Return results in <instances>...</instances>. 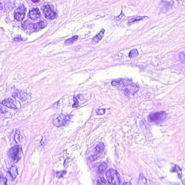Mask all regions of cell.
Segmentation results:
<instances>
[{
    "instance_id": "1",
    "label": "cell",
    "mask_w": 185,
    "mask_h": 185,
    "mask_svg": "<svg viewBox=\"0 0 185 185\" xmlns=\"http://www.w3.org/2000/svg\"><path fill=\"white\" fill-rule=\"evenodd\" d=\"M23 152L22 147L19 145H15L9 150L8 155L10 159L14 162H17L22 157Z\"/></svg>"
},
{
    "instance_id": "2",
    "label": "cell",
    "mask_w": 185,
    "mask_h": 185,
    "mask_svg": "<svg viewBox=\"0 0 185 185\" xmlns=\"http://www.w3.org/2000/svg\"><path fill=\"white\" fill-rule=\"evenodd\" d=\"M106 176L108 182L110 184L114 185H119L120 184V176L115 170L113 169L109 170L106 172Z\"/></svg>"
},
{
    "instance_id": "3",
    "label": "cell",
    "mask_w": 185,
    "mask_h": 185,
    "mask_svg": "<svg viewBox=\"0 0 185 185\" xmlns=\"http://www.w3.org/2000/svg\"><path fill=\"white\" fill-rule=\"evenodd\" d=\"M167 114L165 111L151 113L149 115V119L152 122L158 123L161 122L166 119Z\"/></svg>"
},
{
    "instance_id": "4",
    "label": "cell",
    "mask_w": 185,
    "mask_h": 185,
    "mask_svg": "<svg viewBox=\"0 0 185 185\" xmlns=\"http://www.w3.org/2000/svg\"><path fill=\"white\" fill-rule=\"evenodd\" d=\"M46 26V23L44 21H40L37 23L32 24L28 21H26L23 24L22 27L24 28H29V29L36 31L42 29Z\"/></svg>"
},
{
    "instance_id": "5",
    "label": "cell",
    "mask_w": 185,
    "mask_h": 185,
    "mask_svg": "<svg viewBox=\"0 0 185 185\" xmlns=\"http://www.w3.org/2000/svg\"><path fill=\"white\" fill-rule=\"evenodd\" d=\"M26 9L23 5H20L15 10L14 17L18 22H21L24 19L26 14Z\"/></svg>"
},
{
    "instance_id": "6",
    "label": "cell",
    "mask_w": 185,
    "mask_h": 185,
    "mask_svg": "<svg viewBox=\"0 0 185 185\" xmlns=\"http://www.w3.org/2000/svg\"><path fill=\"white\" fill-rule=\"evenodd\" d=\"M71 118V116L70 115H60L54 120L53 124L56 127H61L65 125Z\"/></svg>"
},
{
    "instance_id": "7",
    "label": "cell",
    "mask_w": 185,
    "mask_h": 185,
    "mask_svg": "<svg viewBox=\"0 0 185 185\" xmlns=\"http://www.w3.org/2000/svg\"><path fill=\"white\" fill-rule=\"evenodd\" d=\"M139 85L136 84H132L123 87V91L126 96L133 95L136 93L139 90Z\"/></svg>"
},
{
    "instance_id": "8",
    "label": "cell",
    "mask_w": 185,
    "mask_h": 185,
    "mask_svg": "<svg viewBox=\"0 0 185 185\" xmlns=\"http://www.w3.org/2000/svg\"><path fill=\"white\" fill-rule=\"evenodd\" d=\"M43 10L46 18L54 19L57 17L56 13L49 5H45L43 7Z\"/></svg>"
},
{
    "instance_id": "9",
    "label": "cell",
    "mask_w": 185,
    "mask_h": 185,
    "mask_svg": "<svg viewBox=\"0 0 185 185\" xmlns=\"http://www.w3.org/2000/svg\"><path fill=\"white\" fill-rule=\"evenodd\" d=\"M16 102L10 98L5 99L2 102V104L10 109H17Z\"/></svg>"
},
{
    "instance_id": "10",
    "label": "cell",
    "mask_w": 185,
    "mask_h": 185,
    "mask_svg": "<svg viewBox=\"0 0 185 185\" xmlns=\"http://www.w3.org/2000/svg\"><path fill=\"white\" fill-rule=\"evenodd\" d=\"M132 82L128 80H121L118 81H113L111 82V84L113 86H121L123 87L132 84Z\"/></svg>"
},
{
    "instance_id": "11",
    "label": "cell",
    "mask_w": 185,
    "mask_h": 185,
    "mask_svg": "<svg viewBox=\"0 0 185 185\" xmlns=\"http://www.w3.org/2000/svg\"><path fill=\"white\" fill-rule=\"evenodd\" d=\"M28 16L32 20H35L40 16V12L38 8H34L30 10Z\"/></svg>"
},
{
    "instance_id": "12",
    "label": "cell",
    "mask_w": 185,
    "mask_h": 185,
    "mask_svg": "<svg viewBox=\"0 0 185 185\" xmlns=\"http://www.w3.org/2000/svg\"><path fill=\"white\" fill-rule=\"evenodd\" d=\"M12 96L13 98H18L21 100L24 101L26 100L27 98L26 93L21 91H17L13 92L12 94Z\"/></svg>"
},
{
    "instance_id": "13",
    "label": "cell",
    "mask_w": 185,
    "mask_h": 185,
    "mask_svg": "<svg viewBox=\"0 0 185 185\" xmlns=\"http://www.w3.org/2000/svg\"><path fill=\"white\" fill-rule=\"evenodd\" d=\"M105 32V30L102 29L97 35H96L92 39V43L94 44H96V43H97L100 42L104 36Z\"/></svg>"
},
{
    "instance_id": "14",
    "label": "cell",
    "mask_w": 185,
    "mask_h": 185,
    "mask_svg": "<svg viewBox=\"0 0 185 185\" xmlns=\"http://www.w3.org/2000/svg\"><path fill=\"white\" fill-rule=\"evenodd\" d=\"M9 174L12 178L14 179L18 175L17 168L16 166H12L9 171Z\"/></svg>"
},
{
    "instance_id": "15",
    "label": "cell",
    "mask_w": 185,
    "mask_h": 185,
    "mask_svg": "<svg viewBox=\"0 0 185 185\" xmlns=\"http://www.w3.org/2000/svg\"><path fill=\"white\" fill-rule=\"evenodd\" d=\"M108 166L107 164L105 162L101 163L98 167V173L100 174H103L107 168Z\"/></svg>"
},
{
    "instance_id": "16",
    "label": "cell",
    "mask_w": 185,
    "mask_h": 185,
    "mask_svg": "<svg viewBox=\"0 0 185 185\" xmlns=\"http://www.w3.org/2000/svg\"><path fill=\"white\" fill-rule=\"evenodd\" d=\"M139 55V53L136 49L132 50L129 54V57L131 59H133L137 58Z\"/></svg>"
},
{
    "instance_id": "17",
    "label": "cell",
    "mask_w": 185,
    "mask_h": 185,
    "mask_svg": "<svg viewBox=\"0 0 185 185\" xmlns=\"http://www.w3.org/2000/svg\"><path fill=\"white\" fill-rule=\"evenodd\" d=\"M78 36H75L70 39H68L64 42V44L68 45L73 44L75 41L77 40Z\"/></svg>"
},
{
    "instance_id": "18",
    "label": "cell",
    "mask_w": 185,
    "mask_h": 185,
    "mask_svg": "<svg viewBox=\"0 0 185 185\" xmlns=\"http://www.w3.org/2000/svg\"><path fill=\"white\" fill-rule=\"evenodd\" d=\"M173 172H175L177 173V175H178L179 177L181 179L182 177V172L181 168H180L177 165H175V167L173 168Z\"/></svg>"
},
{
    "instance_id": "19",
    "label": "cell",
    "mask_w": 185,
    "mask_h": 185,
    "mask_svg": "<svg viewBox=\"0 0 185 185\" xmlns=\"http://www.w3.org/2000/svg\"><path fill=\"white\" fill-rule=\"evenodd\" d=\"M105 148V145L103 143H101L97 145L96 147V151L98 153L102 152L103 151Z\"/></svg>"
},
{
    "instance_id": "20",
    "label": "cell",
    "mask_w": 185,
    "mask_h": 185,
    "mask_svg": "<svg viewBox=\"0 0 185 185\" xmlns=\"http://www.w3.org/2000/svg\"><path fill=\"white\" fill-rule=\"evenodd\" d=\"M7 179L4 176L0 174V185H7Z\"/></svg>"
},
{
    "instance_id": "21",
    "label": "cell",
    "mask_w": 185,
    "mask_h": 185,
    "mask_svg": "<svg viewBox=\"0 0 185 185\" xmlns=\"http://www.w3.org/2000/svg\"><path fill=\"white\" fill-rule=\"evenodd\" d=\"M179 58L180 61L183 64L185 63V52H180L179 54Z\"/></svg>"
},
{
    "instance_id": "22",
    "label": "cell",
    "mask_w": 185,
    "mask_h": 185,
    "mask_svg": "<svg viewBox=\"0 0 185 185\" xmlns=\"http://www.w3.org/2000/svg\"><path fill=\"white\" fill-rule=\"evenodd\" d=\"M14 139L16 142H18L20 141L21 139V135L18 131H16L15 133V136H14Z\"/></svg>"
},
{
    "instance_id": "23",
    "label": "cell",
    "mask_w": 185,
    "mask_h": 185,
    "mask_svg": "<svg viewBox=\"0 0 185 185\" xmlns=\"http://www.w3.org/2000/svg\"><path fill=\"white\" fill-rule=\"evenodd\" d=\"M99 156L97 154L93 155L90 156L89 157L88 159L90 161L93 162L95 161L98 158Z\"/></svg>"
},
{
    "instance_id": "24",
    "label": "cell",
    "mask_w": 185,
    "mask_h": 185,
    "mask_svg": "<svg viewBox=\"0 0 185 185\" xmlns=\"http://www.w3.org/2000/svg\"><path fill=\"white\" fill-rule=\"evenodd\" d=\"M145 16H138V17L135 18L131 19L130 22H136V21L141 20L145 18Z\"/></svg>"
},
{
    "instance_id": "25",
    "label": "cell",
    "mask_w": 185,
    "mask_h": 185,
    "mask_svg": "<svg viewBox=\"0 0 185 185\" xmlns=\"http://www.w3.org/2000/svg\"><path fill=\"white\" fill-rule=\"evenodd\" d=\"M73 101L74 102V103L73 105V107L74 108L77 107L79 106V103L76 97H73Z\"/></svg>"
},
{
    "instance_id": "26",
    "label": "cell",
    "mask_w": 185,
    "mask_h": 185,
    "mask_svg": "<svg viewBox=\"0 0 185 185\" xmlns=\"http://www.w3.org/2000/svg\"><path fill=\"white\" fill-rule=\"evenodd\" d=\"M8 112V110L4 107L0 106V113L5 114Z\"/></svg>"
},
{
    "instance_id": "27",
    "label": "cell",
    "mask_w": 185,
    "mask_h": 185,
    "mask_svg": "<svg viewBox=\"0 0 185 185\" xmlns=\"http://www.w3.org/2000/svg\"><path fill=\"white\" fill-rule=\"evenodd\" d=\"M105 110L104 109H98L96 111V112L98 115H103L105 113Z\"/></svg>"
},
{
    "instance_id": "28",
    "label": "cell",
    "mask_w": 185,
    "mask_h": 185,
    "mask_svg": "<svg viewBox=\"0 0 185 185\" xmlns=\"http://www.w3.org/2000/svg\"><path fill=\"white\" fill-rule=\"evenodd\" d=\"M100 180L101 182L102 183H103V184H106V180H105V179L103 177H100Z\"/></svg>"
},
{
    "instance_id": "29",
    "label": "cell",
    "mask_w": 185,
    "mask_h": 185,
    "mask_svg": "<svg viewBox=\"0 0 185 185\" xmlns=\"http://www.w3.org/2000/svg\"><path fill=\"white\" fill-rule=\"evenodd\" d=\"M78 98H79L80 100L81 101H82L83 100L84 97H83V96H82V94L79 95H78Z\"/></svg>"
},
{
    "instance_id": "30",
    "label": "cell",
    "mask_w": 185,
    "mask_h": 185,
    "mask_svg": "<svg viewBox=\"0 0 185 185\" xmlns=\"http://www.w3.org/2000/svg\"><path fill=\"white\" fill-rule=\"evenodd\" d=\"M122 185H131V182H125Z\"/></svg>"
},
{
    "instance_id": "31",
    "label": "cell",
    "mask_w": 185,
    "mask_h": 185,
    "mask_svg": "<svg viewBox=\"0 0 185 185\" xmlns=\"http://www.w3.org/2000/svg\"><path fill=\"white\" fill-rule=\"evenodd\" d=\"M3 9V5L1 3H0V11L2 10Z\"/></svg>"
},
{
    "instance_id": "32",
    "label": "cell",
    "mask_w": 185,
    "mask_h": 185,
    "mask_svg": "<svg viewBox=\"0 0 185 185\" xmlns=\"http://www.w3.org/2000/svg\"><path fill=\"white\" fill-rule=\"evenodd\" d=\"M97 185H102L100 181L99 180H98L97 182Z\"/></svg>"
},
{
    "instance_id": "33",
    "label": "cell",
    "mask_w": 185,
    "mask_h": 185,
    "mask_svg": "<svg viewBox=\"0 0 185 185\" xmlns=\"http://www.w3.org/2000/svg\"><path fill=\"white\" fill-rule=\"evenodd\" d=\"M39 1H32L34 3L38 2Z\"/></svg>"
}]
</instances>
